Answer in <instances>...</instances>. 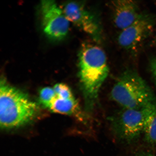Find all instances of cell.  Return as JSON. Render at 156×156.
<instances>
[{"mask_svg":"<svg viewBox=\"0 0 156 156\" xmlns=\"http://www.w3.org/2000/svg\"><path fill=\"white\" fill-rule=\"evenodd\" d=\"M78 69L86 110L91 113L98 102L99 91L109 73L104 51L96 44H83L78 55Z\"/></svg>","mask_w":156,"mask_h":156,"instance_id":"1","label":"cell"},{"mask_svg":"<svg viewBox=\"0 0 156 156\" xmlns=\"http://www.w3.org/2000/svg\"><path fill=\"white\" fill-rule=\"evenodd\" d=\"M37 107L28 95L3 80L0 88V124L4 129L19 127L33 120Z\"/></svg>","mask_w":156,"mask_h":156,"instance_id":"2","label":"cell"},{"mask_svg":"<svg viewBox=\"0 0 156 156\" xmlns=\"http://www.w3.org/2000/svg\"><path fill=\"white\" fill-rule=\"evenodd\" d=\"M123 108L140 110L155 101L150 87L135 70L127 69L119 77L111 92Z\"/></svg>","mask_w":156,"mask_h":156,"instance_id":"3","label":"cell"},{"mask_svg":"<svg viewBox=\"0 0 156 156\" xmlns=\"http://www.w3.org/2000/svg\"><path fill=\"white\" fill-rule=\"evenodd\" d=\"M145 120L144 108H123L111 117V129L115 137L121 143L131 145L144 133Z\"/></svg>","mask_w":156,"mask_h":156,"instance_id":"4","label":"cell"},{"mask_svg":"<svg viewBox=\"0 0 156 156\" xmlns=\"http://www.w3.org/2000/svg\"><path fill=\"white\" fill-rule=\"evenodd\" d=\"M61 8L66 18L97 43L103 38V29L98 15L83 2L70 1Z\"/></svg>","mask_w":156,"mask_h":156,"instance_id":"5","label":"cell"},{"mask_svg":"<svg viewBox=\"0 0 156 156\" xmlns=\"http://www.w3.org/2000/svg\"><path fill=\"white\" fill-rule=\"evenodd\" d=\"M40 9L44 34L52 40H63L69 31V22L61 7L55 1L44 0L41 3Z\"/></svg>","mask_w":156,"mask_h":156,"instance_id":"6","label":"cell"},{"mask_svg":"<svg viewBox=\"0 0 156 156\" xmlns=\"http://www.w3.org/2000/svg\"><path fill=\"white\" fill-rule=\"evenodd\" d=\"M153 24V17L149 15L142 13L135 22L121 31L118 37L119 45L130 51L136 50L151 34Z\"/></svg>","mask_w":156,"mask_h":156,"instance_id":"7","label":"cell"},{"mask_svg":"<svg viewBox=\"0 0 156 156\" xmlns=\"http://www.w3.org/2000/svg\"><path fill=\"white\" fill-rule=\"evenodd\" d=\"M114 24L121 31L133 23L141 15L139 5L135 1L119 0L110 3Z\"/></svg>","mask_w":156,"mask_h":156,"instance_id":"8","label":"cell"},{"mask_svg":"<svg viewBox=\"0 0 156 156\" xmlns=\"http://www.w3.org/2000/svg\"><path fill=\"white\" fill-rule=\"evenodd\" d=\"M47 108L55 113L68 115L78 114L84 120L87 119L85 115L81 113L75 97L64 98L58 96L55 93V96Z\"/></svg>","mask_w":156,"mask_h":156,"instance_id":"9","label":"cell"},{"mask_svg":"<svg viewBox=\"0 0 156 156\" xmlns=\"http://www.w3.org/2000/svg\"><path fill=\"white\" fill-rule=\"evenodd\" d=\"M145 120L144 133L146 141L149 144H156V101L144 108Z\"/></svg>","mask_w":156,"mask_h":156,"instance_id":"10","label":"cell"},{"mask_svg":"<svg viewBox=\"0 0 156 156\" xmlns=\"http://www.w3.org/2000/svg\"><path fill=\"white\" fill-rule=\"evenodd\" d=\"M55 93L53 88L45 87L41 90L40 99L41 103L47 108L55 96Z\"/></svg>","mask_w":156,"mask_h":156,"instance_id":"11","label":"cell"},{"mask_svg":"<svg viewBox=\"0 0 156 156\" xmlns=\"http://www.w3.org/2000/svg\"><path fill=\"white\" fill-rule=\"evenodd\" d=\"M53 88L56 94L58 96L66 98H71L75 97L69 87L65 84H56Z\"/></svg>","mask_w":156,"mask_h":156,"instance_id":"12","label":"cell"},{"mask_svg":"<svg viewBox=\"0 0 156 156\" xmlns=\"http://www.w3.org/2000/svg\"><path fill=\"white\" fill-rule=\"evenodd\" d=\"M149 64L152 75L156 84V58H152Z\"/></svg>","mask_w":156,"mask_h":156,"instance_id":"13","label":"cell"},{"mask_svg":"<svg viewBox=\"0 0 156 156\" xmlns=\"http://www.w3.org/2000/svg\"><path fill=\"white\" fill-rule=\"evenodd\" d=\"M133 156H155L151 153L147 152L139 151L134 154Z\"/></svg>","mask_w":156,"mask_h":156,"instance_id":"14","label":"cell"}]
</instances>
